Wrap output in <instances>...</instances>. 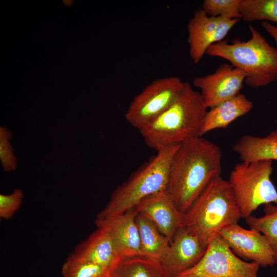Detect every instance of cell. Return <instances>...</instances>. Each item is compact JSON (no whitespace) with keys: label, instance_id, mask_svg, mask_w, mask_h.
<instances>
[{"label":"cell","instance_id":"6da1fadb","mask_svg":"<svg viewBox=\"0 0 277 277\" xmlns=\"http://www.w3.org/2000/svg\"><path fill=\"white\" fill-rule=\"evenodd\" d=\"M222 152L202 136L180 144L169 168L166 190L177 209L186 213L208 185L221 176Z\"/></svg>","mask_w":277,"mask_h":277},{"label":"cell","instance_id":"7a4b0ae2","mask_svg":"<svg viewBox=\"0 0 277 277\" xmlns=\"http://www.w3.org/2000/svg\"><path fill=\"white\" fill-rule=\"evenodd\" d=\"M208 108L199 91L188 82L171 106L139 130L146 144L156 151L203 135Z\"/></svg>","mask_w":277,"mask_h":277},{"label":"cell","instance_id":"3957f363","mask_svg":"<svg viewBox=\"0 0 277 277\" xmlns=\"http://www.w3.org/2000/svg\"><path fill=\"white\" fill-rule=\"evenodd\" d=\"M241 212L228 180L212 181L185 213L184 228L207 247L223 228L238 224Z\"/></svg>","mask_w":277,"mask_h":277},{"label":"cell","instance_id":"277c9868","mask_svg":"<svg viewBox=\"0 0 277 277\" xmlns=\"http://www.w3.org/2000/svg\"><path fill=\"white\" fill-rule=\"evenodd\" d=\"M249 29L251 36L248 41H222L210 46L206 54L229 61L245 74L248 86L256 88L277 80V48L253 26Z\"/></svg>","mask_w":277,"mask_h":277},{"label":"cell","instance_id":"5b68a950","mask_svg":"<svg viewBox=\"0 0 277 277\" xmlns=\"http://www.w3.org/2000/svg\"><path fill=\"white\" fill-rule=\"evenodd\" d=\"M179 145H172L157 151L155 155L116 188L96 218L123 213L134 208L147 196L166 189L170 163Z\"/></svg>","mask_w":277,"mask_h":277},{"label":"cell","instance_id":"8992f818","mask_svg":"<svg viewBox=\"0 0 277 277\" xmlns=\"http://www.w3.org/2000/svg\"><path fill=\"white\" fill-rule=\"evenodd\" d=\"M272 161L242 162L231 170L228 182L241 212L246 219L262 205H277V190L271 181Z\"/></svg>","mask_w":277,"mask_h":277},{"label":"cell","instance_id":"52a82bcc","mask_svg":"<svg viewBox=\"0 0 277 277\" xmlns=\"http://www.w3.org/2000/svg\"><path fill=\"white\" fill-rule=\"evenodd\" d=\"M184 82L173 76L157 78L134 97L125 113V119L138 130L163 113L174 102Z\"/></svg>","mask_w":277,"mask_h":277},{"label":"cell","instance_id":"ba28073f","mask_svg":"<svg viewBox=\"0 0 277 277\" xmlns=\"http://www.w3.org/2000/svg\"><path fill=\"white\" fill-rule=\"evenodd\" d=\"M260 267L239 258L218 234L209 242L200 261L177 277H259Z\"/></svg>","mask_w":277,"mask_h":277},{"label":"cell","instance_id":"9c48e42d","mask_svg":"<svg viewBox=\"0 0 277 277\" xmlns=\"http://www.w3.org/2000/svg\"><path fill=\"white\" fill-rule=\"evenodd\" d=\"M239 21L208 16L201 8L195 10L187 24V42L192 61L199 63L208 48L222 41Z\"/></svg>","mask_w":277,"mask_h":277},{"label":"cell","instance_id":"30bf717a","mask_svg":"<svg viewBox=\"0 0 277 277\" xmlns=\"http://www.w3.org/2000/svg\"><path fill=\"white\" fill-rule=\"evenodd\" d=\"M219 235L232 251L243 260L255 262L260 267L272 266L276 264L269 241L258 230L245 229L238 223L223 228Z\"/></svg>","mask_w":277,"mask_h":277},{"label":"cell","instance_id":"8fae6325","mask_svg":"<svg viewBox=\"0 0 277 277\" xmlns=\"http://www.w3.org/2000/svg\"><path fill=\"white\" fill-rule=\"evenodd\" d=\"M245 78L240 69L230 63L223 64L213 73L195 77L193 85L200 89L208 109L240 94Z\"/></svg>","mask_w":277,"mask_h":277},{"label":"cell","instance_id":"7c38bea8","mask_svg":"<svg viewBox=\"0 0 277 277\" xmlns=\"http://www.w3.org/2000/svg\"><path fill=\"white\" fill-rule=\"evenodd\" d=\"M134 208L153 222L170 242L184 227L185 213L177 209L166 189L144 199Z\"/></svg>","mask_w":277,"mask_h":277},{"label":"cell","instance_id":"4fadbf2b","mask_svg":"<svg viewBox=\"0 0 277 277\" xmlns=\"http://www.w3.org/2000/svg\"><path fill=\"white\" fill-rule=\"evenodd\" d=\"M135 208L121 214L96 218V226L104 228L110 235L120 258L140 255V239L135 222Z\"/></svg>","mask_w":277,"mask_h":277},{"label":"cell","instance_id":"5bb4252c","mask_svg":"<svg viewBox=\"0 0 277 277\" xmlns=\"http://www.w3.org/2000/svg\"><path fill=\"white\" fill-rule=\"evenodd\" d=\"M206 248L196 236L183 227L174 235L161 263L172 277H177L196 264Z\"/></svg>","mask_w":277,"mask_h":277},{"label":"cell","instance_id":"9a60e30c","mask_svg":"<svg viewBox=\"0 0 277 277\" xmlns=\"http://www.w3.org/2000/svg\"><path fill=\"white\" fill-rule=\"evenodd\" d=\"M96 229L74 249L72 255L86 262L109 269L120 259L113 241L102 227Z\"/></svg>","mask_w":277,"mask_h":277},{"label":"cell","instance_id":"2e32d148","mask_svg":"<svg viewBox=\"0 0 277 277\" xmlns=\"http://www.w3.org/2000/svg\"><path fill=\"white\" fill-rule=\"evenodd\" d=\"M253 104L240 93L208 109L203 127V135L212 130L225 128L239 117L248 113Z\"/></svg>","mask_w":277,"mask_h":277},{"label":"cell","instance_id":"e0dca14e","mask_svg":"<svg viewBox=\"0 0 277 277\" xmlns=\"http://www.w3.org/2000/svg\"><path fill=\"white\" fill-rule=\"evenodd\" d=\"M233 149L242 162L277 161V130L262 137L245 135L234 144Z\"/></svg>","mask_w":277,"mask_h":277},{"label":"cell","instance_id":"ac0fdd59","mask_svg":"<svg viewBox=\"0 0 277 277\" xmlns=\"http://www.w3.org/2000/svg\"><path fill=\"white\" fill-rule=\"evenodd\" d=\"M135 222L140 239L141 256L161 262L169 249L170 242L150 220L137 213Z\"/></svg>","mask_w":277,"mask_h":277},{"label":"cell","instance_id":"d6986e66","mask_svg":"<svg viewBox=\"0 0 277 277\" xmlns=\"http://www.w3.org/2000/svg\"><path fill=\"white\" fill-rule=\"evenodd\" d=\"M107 277H172L157 261L137 256L120 258L108 271Z\"/></svg>","mask_w":277,"mask_h":277},{"label":"cell","instance_id":"ffe728a7","mask_svg":"<svg viewBox=\"0 0 277 277\" xmlns=\"http://www.w3.org/2000/svg\"><path fill=\"white\" fill-rule=\"evenodd\" d=\"M264 215H252L245 219L250 228L255 229L264 234L269 241L274 253L277 264V205H264Z\"/></svg>","mask_w":277,"mask_h":277},{"label":"cell","instance_id":"44dd1931","mask_svg":"<svg viewBox=\"0 0 277 277\" xmlns=\"http://www.w3.org/2000/svg\"><path fill=\"white\" fill-rule=\"evenodd\" d=\"M240 11L246 22L263 21L277 24V0H241Z\"/></svg>","mask_w":277,"mask_h":277},{"label":"cell","instance_id":"7402d4cb","mask_svg":"<svg viewBox=\"0 0 277 277\" xmlns=\"http://www.w3.org/2000/svg\"><path fill=\"white\" fill-rule=\"evenodd\" d=\"M108 269L81 260L70 254L63 263L62 277H107Z\"/></svg>","mask_w":277,"mask_h":277},{"label":"cell","instance_id":"603a6c76","mask_svg":"<svg viewBox=\"0 0 277 277\" xmlns=\"http://www.w3.org/2000/svg\"><path fill=\"white\" fill-rule=\"evenodd\" d=\"M241 0H205L201 8L210 16L228 19L242 18L240 11Z\"/></svg>","mask_w":277,"mask_h":277},{"label":"cell","instance_id":"cb8c5ba5","mask_svg":"<svg viewBox=\"0 0 277 277\" xmlns=\"http://www.w3.org/2000/svg\"><path fill=\"white\" fill-rule=\"evenodd\" d=\"M11 132L4 126L0 127V160L3 170L12 171L17 167V161L10 143Z\"/></svg>","mask_w":277,"mask_h":277},{"label":"cell","instance_id":"d4e9b609","mask_svg":"<svg viewBox=\"0 0 277 277\" xmlns=\"http://www.w3.org/2000/svg\"><path fill=\"white\" fill-rule=\"evenodd\" d=\"M23 198V191L15 189L11 194H0V217L9 220L19 209Z\"/></svg>","mask_w":277,"mask_h":277},{"label":"cell","instance_id":"484cf974","mask_svg":"<svg viewBox=\"0 0 277 277\" xmlns=\"http://www.w3.org/2000/svg\"><path fill=\"white\" fill-rule=\"evenodd\" d=\"M262 27L273 38L277 44V26L269 23L263 22L261 23Z\"/></svg>","mask_w":277,"mask_h":277}]
</instances>
